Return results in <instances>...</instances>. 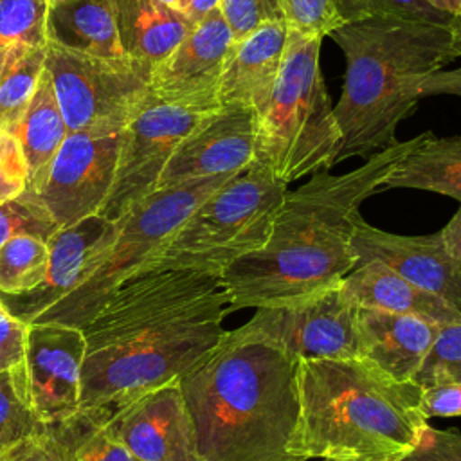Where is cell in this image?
<instances>
[{
  "instance_id": "obj_1",
  "label": "cell",
  "mask_w": 461,
  "mask_h": 461,
  "mask_svg": "<svg viewBox=\"0 0 461 461\" xmlns=\"http://www.w3.org/2000/svg\"><path fill=\"white\" fill-rule=\"evenodd\" d=\"M227 313L218 276L148 268L130 277L81 328L79 411L119 407L182 378L220 346Z\"/></svg>"
},
{
  "instance_id": "obj_2",
  "label": "cell",
  "mask_w": 461,
  "mask_h": 461,
  "mask_svg": "<svg viewBox=\"0 0 461 461\" xmlns=\"http://www.w3.org/2000/svg\"><path fill=\"white\" fill-rule=\"evenodd\" d=\"M423 135L398 140L353 171H319L288 191L267 243L220 276L229 312L286 306L340 285L357 267L351 238L362 202L382 189L387 175Z\"/></svg>"
},
{
  "instance_id": "obj_3",
  "label": "cell",
  "mask_w": 461,
  "mask_h": 461,
  "mask_svg": "<svg viewBox=\"0 0 461 461\" xmlns=\"http://www.w3.org/2000/svg\"><path fill=\"white\" fill-rule=\"evenodd\" d=\"M299 360L268 342L227 331L180 378L202 461H297L288 443L297 421Z\"/></svg>"
},
{
  "instance_id": "obj_4",
  "label": "cell",
  "mask_w": 461,
  "mask_h": 461,
  "mask_svg": "<svg viewBox=\"0 0 461 461\" xmlns=\"http://www.w3.org/2000/svg\"><path fill=\"white\" fill-rule=\"evenodd\" d=\"M297 403L288 443L297 461H400L429 425L421 387L366 358L299 360Z\"/></svg>"
},
{
  "instance_id": "obj_5",
  "label": "cell",
  "mask_w": 461,
  "mask_h": 461,
  "mask_svg": "<svg viewBox=\"0 0 461 461\" xmlns=\"http://www.w3.org/2000/svg\"><path fill=\"white\" fill-rule=\"evenodd\" d=\"M330 38L346 58L342 95L333 106L342 144L339 160L369 158L396 144V130L421 99L418 86L452 61L448 27L367 18Z\"/></svg>"
},
{
  "instance_id": "obj_6",
  "label": "cell",
  "mask_w": 461,
  "mask_h": 461,
  "mask_svg": "<svg viewBox=\"0 0 461 461\" xmlns=\"http://www.w3.org/2000/svg\"><path fill=\"white\" fill-rule=\"evenodd\" d=\"M322 40L288 31L281 70L258 113L256 162L286 185L330 171L340 153L342 137L319 63Z\"/></svg>"
},
{
  "instance_id": "obj_7",
  "label": "cell",
  "mask_w": 461,
  "mask_h": 461,
  "mask_svg": "<svg viewBox=\"0 0 461 461\" xmlns=\"http://www.w3.org/2000/svg\"><path fill=\"white\" fill-rule=\"evenodd\" d=\"M232 176L196 178L148 194L115 221V234L86 261L79 283L31 322L83 328L124 281L144 270L194 209Z\"/></svg>"
},
{
  "instance_id": "obj_8",
  "label": "cell",
  "mask_w": 461,
  "mask_h": 461,
  "mask_svg": "<svg viewBox=\"0 0 461 461\" xmlns=\"http://www.w3.org/2000/svg\"><path fill=\"white\" fill-rule=\"evenodd\" d=\"M286 193V184L254 162L207 196L144 270L184 268L220 277L267 243Z\"/></svg>"
},
{
  "instance_id": "obj_9",
  "label": "cell",
  "mask_w": 461,
  "mask_h": 461,
  "mask_svg": "<svg viewBox=\"0 0 461 461\" xmlns=\"http://www.w3.org/2000/svg\"><path fill=\"white\" fill-rule=\"evenodd\" d=\"M50 76L67 131L124 128L149 101V70L131 59H104L47 41Z\"/></svg>"
},
{
  "instance_id": "obj_10",
  "label": "cell",
  "mask_w": 461,
  "mask_h": 461,
  "mask_svg": "<svg viewBox=\"0 0 461 461\" xmlns=\"http://www.w3.org/2000/svg\"><path fill=\"white\" fill-rule=\"evenodd\" d=\"M358 306L340 285L315 297L274 308H258L238 333L304 358H358Z\"/></svg>"
},
{
  "instance_id": "obj_11",
  "label": "cell",
  "mask_w": 461,
  "mask_h": 461,
  "mask_svg": "<svg viewBox=\"0 0 461 461\" xmlns=\"http://www.w3.org/2000/svg\"><path fill=\"white\" fill-rule=\"evenodd\" d=\"M124 128L67 133L40 185L27 193L59 229L99 214L113 184Z\"/></svg>"
},
{
  "instance_id": "obj_12",
  "label": "cell",
  "mask_w": 461,
  "mask_h": 461,
  "mask_svg": "<svg viewBox=\"0 0 461 461\" xmlns=\"http://www.w3.org/2000/svg\"><path fill=\"white\" fill-rule=\"evenodd\" d=\"M212 112V110H211ZM149 101L124 126L113 184L99 214L121 220L148 194L180 142L211 113Z\"/></svg>"
},
{
  "instance_id": "obj_13",
  "label": "cell",
  "mask_w": 461,
  "mask_h": 461,
  "mask_svg": "<svg viewBox=\"0 0 461 461\" xmlns=\"http://www.w3.org/2000/svg\"><path fill=\"white\" fill-rule=\"evenodd\" d=\"M85 349L81 328L29 324L23 360L11 378L20 400L41 425L61 423L79 411Z\"/></svg>"
},
{
  "instance_id": "obj_14",
  "label": "cell",
  "mask_w": 461,
  "mask_h": 461,
  "mask_svg": "<svg viewBox=\"0 0 461 461\" xmlns=\"http://www.w3.org/2000/svg\"><path fill=\"white\" fill-rule=\"evenodd\" d=\"M232 47V34L216 9L194 23L180 45L151 70V99L196 112L216 110L220 77Z\"/></svg>"
},
{
  "instance_id": "obj_15",
  "label": "cell",
  "mask_w": 461,
  "mask_h": 461,
  "mask_svg": "<svg viewBox=\"0 0 461 461\" xmlns=\"http://www.w3.org/2000/svg\"><path fill=\"white\" fill-rule=\"evenodd\" d=\"M108 423L140 461H202L180 378L113 407Z\"/></svg>"
},
{
  "instance_id": "obj_16",
  "label": "cell",
  "mask_w": 461,
  "mask_h": 461,
  "mask_svg": "<svg viewBox=\"0 0 461 461\" xmlns=\"http://www.w3.org/2000/svg\"><path fill=\"white\" fill-rule=\"evenodd\" d=\"M256 112L241 106L212 110L175 149L157 189L245 171L256 162Z\"/></svg>"
},
{
  "instance_id": "obj_17",
  "label": "cell",
  "mask_w": 461,
  "mask_h": 461,
  "mask_svg": "<svg viewBox=\"0 0 461 461\" xmlns=\"http://www.w3.org/2000/svg\"><path fill=\"white\" fill-rule=\"evenodd\" d=\"M351 247L357 265L380 261L405 281L441 297L461 312V265L448 254L439 232L402 236L357 220Z\"/></svg>"
},
{
  "instance_id": "obj_18",
  "label": "cell",
  "mask_w": 461,
  "mask_h": 461,
  "mask_svg": "<svg viewBox=\"0 0 461 461\" xmlns=\"http://www.w3.org/2000/svg\"><path fill=\"white\" fill-rule=\"evenodd\" d=\"M117 230V223L101 214L88 216L70 227L58 229L49 240V268L43 283L13 303L4 301L5 306L27 324L43 310L65 297L81 279L86 261L103 247Z\"/></svg>"
},
{
  "instance_id": "obj_19",
  "label": "cell",
  "mask_w": 461,
  "mask_h": 461,
  "mask_svg": "<svg viewBox=\"0 0 461 461\" xmlns=\"http://www.w3.org/2000/svg\"><path fill=\"white\" fill-rule=\"evenodd\" d=\"M288 41L285 22L268 23L234 43L218 85V108L241 106L256 112L265 108L276 85Z\"/></svg>"
},
{
  "instance_id": "obj_20",
  "label": "cell",
  "mask_w": 461,
  "mask_h": 461,
  "mask_svg": "<svg viewBox=\"0 0 461 461\" xmlns=\"http://www.w3.org/2000/svg\"><path fill=\"white\" fill-rule=\"evenodd\" d=\"M358 358H366L400 382H412L429 353L439 324L358 306Z\"/></svg>"
},
{
  "instance_id": "obj_21",
  "label": "cell",
  "mask_w": 461,
  "mask_h": 461,
  "mask_svg": "<svg viewBox=\"0 0 461 461\" xmlns=\"http://www.w3.org/2000/svg\"><path fill=\"white\" fill-rule=\"evenodd\" d=\"M340 288L357 306L411 315L439 326L461 324L456 306L405 281L380 261L357 265L340 281Z\"/></svg>"
},
{
  "instance_id": "obj_22",
  "label": "cell",
  "mask_w": 461,
  "mask_h": 461,
  "mask_svg": "<svg viewBox=\"0 0 461 461\" xmlns=\"http://www.w3.org/2000/svg\"><path fill=\"white\" fill-rule=\"evenodd\" d=\"M113 5L126 58L149 74L194 27L182 13L157 0H113Z\"/></svg>"
},
{
  "instance_id": "obj_23",
  "label": "cell",
  "mask_w": 461,
  "mask_h": 461,
  "mask_svg": "<svg viewBox=\"0 0 461 461\" xmlns=\"http://www.w3.org/2000/svg\"><path fill=\"white\" fill-rule=\"evenodd\" d=\"M47 41L85 56L126 59L113 0H67L49 5Z\"/></svg>"
},
{
  "instance_id": "obj_24",
  "label": "cell",
  "mask_w": 461,
  "mask_h": 461,
  "mask_svg": "<svg viewBox=\"0 0 461 461\" xmlns=\"http://www.w3.org/2000/svg\"><path fill=\"white\" fill-rule=\"evenodd\" d=\"M384 189H420L461 202V135L434 137L425 131L421 142L387 175Z\"/></svg>"
},
{
  "instance_id": "obj_25",
  "label": "cell",
  "mask_w": 461,
  "mask_h": 461,
  "mask_svg": "<svg viewBox=\"0 0 461 461\" xmlns=\"http://www.w3.org/2000/svg\"><path fill=\"white\" fill-rule=\"evenodd\" d=\"M9 133L22 148L29 171L27 193H32L43 180L52 158L68 133L47 68L40 77L36 94L23 117Z\"/></svg>"
},
{
  "instance_id": "obj_26",
  "label": "cell",
  "mask_w": 461,
  "mask_h": 461,
  "mask_svg": "<svg viewBox=\"0 0 461 461\" xmlns=\"http://www.w3.org/2000/svg\"><path fill=\"white\" fill-rule=\"evenodd\" d=\"M108 416V407L85 409L54 425L68 445L74 461H140L117 438Z\"/></svg>"
},
{
  "instance_id": "obj_27",
  "label": "cell",
  "mask_w": 461,
  "mask_h": 461,
  "mask_svg": "<svg viewBox=\"0 0 461 461\" xmlns=\"http://www.w3.org/2000/svg\"><path fill=\"white\" fill-rule=\"evenodd\" d=\"M47 0H0V72L47 45Z\"/></svg>"
},
{
  "instance_id": "obj_28",
  "label": "cell",
  "mask_w": 461,
  "mask_h": 461,
  "mask_svg": "<svg viewBox=\"0 0 461 461\" xmlns=\"http://www.w3.org/2000/svg\"><path fill=\"white\" fill-rule=\"evenodd\" d=\"M49 268L47 241L16 236L0 247V294L20 297L36 290Z\"/></svg>"
},
{
  "instance_id": "obj_29",
  "label": "cell",
  "mask_w": 461,
  "mask_h": 461,
  "mask_svg": "<svg viewBox=\"0 0 461 461\" xmlns=\"http://www.w3.org/2000/svg\"><path fill=\"white\" fill-rule=\"evenodd\" d=\"M47 45L31 50L0 72V130L11 131L32 101L45 70Z\"/></svg>"
},
{
  "instance_id": "obj_30",
  "label": "cell",
  "mask_w": 461,
  "mask_h": 461,
  "mask_svg": "<svg viewBox=\"0 0 461 461\" xmlns=\"http://www.w3.org/2000/svg\"><path fill=\"white\" fill-rule=\"evenodd\" d=\"M344 23L367 18H393L450 27L452 14L438 9L429 0H337Z\"/></svg>"
},
{
  "instance_id": "obj_31",
  "label": "cell",
  "mask_w": 461,
  "mask_h": 461,
  "mask_svg": "<svg viewBox=\"0 0 461 461\" xmlns=\"http://www.w3.org/2000/svg\"><path fill=\"white\" fill-rule=\"evenodd\" d=\"M412 382L421 389L441 384H461V324L439 326Z\"/></svg>"
},
{
  "instance_id": "obj_32",
  "label": "cell",
  "mask_w": 461,
  "mask_h": 461,
  "mask_svg": "<svg viewBox=\"0 0 461 461\" xmlns=\"http://www.w3.org/2000/svg\"><path fill=\"white\" fill-rule=\"evenodd\" d=\"M58 229L43 205L27 193L0 202V247L16 236H32L47 241Z\"/></svg>"
},
{
  "instance_id": "obj_33",
  "label": "cell",
  "mask_w": 461,
  "mask_h": 461,
  "mask_svg": "<svg viewBox=\"0 0 461 461\" xmlns=\"http://www.w3.org/2000/svg\"><path fill=\"white\" fill-rule=\"evenodd\" d=\"M283 20L288 31L304 36H330L344 25L337 0H279Z\"/></svg>"
},
{
  "instance_id": "obj_34",
  "label": "cell",
  "mask_w": 461,
  "mask_h": 461,
  "mask_svg": "<svg viewBox=\"0 0 461 461\" xmlns=\"http://www.w3.org/2000/svg\"><path fill=\"white\" fill-rule=\"evenodd\" d=\"M218 11L234 43L268 23L285 22L279 0H220Z\"/></svg>"
},
{
  "instance_id": "obj_35",
  "label": "cell",
  "mask_w": 461,
  "mask_h": 461,
  "mask_svg": "<svg viewBox=\"0 0 461 461\" xmlns=\"http://www.w3.org/2000/svg\"><path fill=\"white\" fill-rule=\"evenodd\" d=\"M43 427L20 400L11 373H0V434L5 441L14 445Z\"/></svg>"
},
{
  "instance_id": "obj_36",
  "label": "cell",
  "mask_w": 461,
  "mask_h": 461,
  "mask_svg": "<svg viewBox=\"0 0 461 461\" xmlns=\"http://www.w3.org/2000/svg\"><path fill=\"white\" fill-rule=\"evenodd\" d=\"M0 461H74L68 445L54 425L16 441L0 452Z\"/></svg>"
},
{
  "instance_id": "obj_37",
  "label": "cell",
  "mask_w": 461,
  "mask_h": 461,
  "mask_svg": "<svg viewBox=\"0 0 461 461\" xmlns=\"http://www.w3.org/2000/svg\"><path fill=\"white\" fill-rule=\"evenodd\" d=\"M27 182L29 171L18 140L0 130V202L23 194Z\"/></svg>"
},
{
  "instance_id": "obj_38",
  "label": "cell",
  "mask_w": 461,
  "mask_h": 461,
  "mask_svg": "<svg viewBox=\"0 0 461 461\" xmlns=\"http://www.w3.org/2000/svg\"><path fill=\"white\" fill-rule=\"evenodd\" d=\"M400 461H461V432L427 425L418 445Z\"/></svg>"
},
{
  "instance_id": "obj_39",
  "label": "cell",
  "mask_w": 461,
  "mask_h": 461,
  "mask_svg": "<svg viewBox=\"0 0 461 461\" xmlns=\"http://www.w3.org/2000/svg\"><path fill=\"white\" fill-rule=\"evenodd\" d=\"M29 324L16 317L0 299V373L14 371L25 353Z\"/></svg>"
},
{
  "instance_id": "obj_40",
  "label": "cell",
  "mask_w": 461,
  "mask_h": 461,
  "mask_svg": "<svg viewBox=\"0 0 461 461\" xmlns=\"http://www.w3.org/2000/svg\"><path fill=\"white\" fill-rule=\"evenodd\" d=\"M421 412L425 418L461 416V384H441L421 389Z\"/></svg>"
},
{
  "instance_id": "obj_41",
  "label": "cell",
  "mask_w": 461,
  "mask_h": 461,
  "mask_svg": "<svg viewBox=\"0 0 461 461\" xmlns=\"http://www.w3.org/2000/svg\"><path fill=\"white\" fill-rule=\"evenodd\" d=\"M420 97L452 95L461 97V65L456 68H441L423 79L418 86Z\"/></svg>"
},
{
  "instance_id": "obj_42",
  "label": "cell",
  "mask_w": 461,
  "mask_h": 461,
  "mask_svg": "<svg viewBox=\"0 0 461 461\" xmlns=\"http://www.w3.org/2000/svg\"><path fill=\"white\" fill-rule=\"evenodd\" d=\"M439 234L448 254L461 265V205L448 223L439 230Z\"/></svg>"
},
{
  "instance_id": "obj_43",
  "label": "cell",
  "mask_w": 461,
  "mask_h": 461,
  "mask_svg": "<svg viewBox=\"0 0 461 461\" xmlns=\"http://www.w3.org/2000/svg\"><path fill=\"white\" fill-rule=\"evenodd\" d=\"M220 0H182V7L180 13L191 22V23H198L200 20H203L207 14H211L212 11L218 9Z\"/></svg>"
},
{
  "instance_id": "obj_44",
  "label": "cell",
  "mask_w": 461,
  "mask_h": 461,
  "mask_svg": "<svg viewBox=\"0 0 461 461\" xmlns=\"http://www.w3.org/2000/svg\"><path fill=\"white\" fill-rule=\"evenodd\" d=\"M450 54L452 58H461V0H459V7L452 16L450 22Z\"/></svg>"
},
{
  "instance_id": "obj_45",
  "label": "cell",
  "mask_w": 461,
  "mask_h": 461,
  "mask_svg": "<svg viewBox=\"0 0 461 461\" xmlns=\"http://www.w3.org/2000/svg\"><path fill=\"white\" fill-rule=\"evenodd\" d=\"M429 2H430L432 5H436L438 9L450 13L452 16H454V13H456L457 7H459V0H429Z\"/></svg>"
},
{
  "instance_id": "obj_46",
  "label": "cell",
  "mask_w": 461,
  "mask_h": 461,
  "mask_svg": "<svg viewBox=\"0 0 461 461\" xmlns=\"http://www.w3.org/2000/svg\"><path fill=\"white\" fill-rule=\"evenodd\" d=\"M157 2H160V4H164L166 7H169V9H175V11H178V13H180V7H182V0H157Z\"/></svg>"
},
{
  "instance_id": "obj_47",
  "label": "cell",
  "mask_w": 461,
  "mask_h": 461,
  "mask_svg": "<svg viewBox=\"0 0 461 461\" xmlns=\"http://www.w3.org/2000/svg\"><path fill=\"white\" fill-rule=\"evenodd\" d=\"M7 447H11V445H9V443L5 441V438L0 434V452H2V450H5Z\"/></svg>"
},
{
  "instance_id": "obj_48",
  "label": "cell",
  "mask_w": 461,
  "mask_h": 461,
  "mask_svg": "<svg viewBox=\"0 0 461 461\" xmlns=\"http://www.w3.org/2000/svg\"><path fill=\"white\" fill-rule=\"evenodd\" d=\"M59 2H67V0H47L49 5H56V4H59Z\"/></svg>"
}]
</instances>
